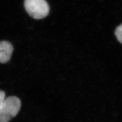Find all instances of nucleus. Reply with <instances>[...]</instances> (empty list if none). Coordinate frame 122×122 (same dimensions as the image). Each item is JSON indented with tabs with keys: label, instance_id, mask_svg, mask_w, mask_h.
I'll use <instances>...</instances> for the list:
<instances>
[{
	"label": "nucleus",
	"instance_id": "nucleus-1",
	"mask_svg": "<svg viewBox=\"0 0 122 122\" xmlns=\"http://www.w3.org/2000/svg\"><path fill=\"white\" fill-rule=\"evenodd\" d=\"M21 108V101L16 96L5 98L0 109V122H9L17 116Z\"/></svg>",
	"mask_w": 122,
	"mask_h": 122
},
{
	"label": "nucleus",
	"instance_id": "nucleus-2",
	"mask_svg": "<svg viewBox=\"0 0 122 122\" xmlns=\"http://www.w3.org/2000/svg\"><path fill=\"white\" fill-rule=\"evenodd\" d=\"M24 6L30 16L37 20L45 17L49 12V5L45 0H25Z\"/></svg>",
	"mask_w": 122,
	"mask_h": 122
},
{
	"label": "nucleus",
	"instance_id": "nucleus-3",
	"mask_svg": "<svg viewBox=\"0 0 122 122\" xmlns=\"http://www.w3.org/2000/svg\"><path fill=\"white\" fill-rule=\"evenodd\" d=\"M13 51V47L7 41H0V63L5 64L10 61Z\"/></svg>",
	"mask_w": 122,
	"mask_h": 122
},
{
	"label": "nucleus",
	"instance_id": "nucleus-4",
	"mask_svg": "<svg viewBox=\"0 0 122 122\" xmlns=\"http://www.w3.org/2000/svg\"><path fill=\"white\" fill-rule=\"evenodd\" d=\"M115 35L118 41L122 43V24L118 26L116 30Z\"/></svg>",
	"mask_w": 122,
	"mask_h": 122
},
{
	"label": "nucleus",
	"instance_id": "nucleus-5",
	"mask_svg": "<svg viewBox=\"0 0 122 122\" xmlns=\"http://www.w3.org/2000/svg\"><path fill=\"white\" fill-rule=\"evenodd\" d=\"M5 98L6 97L5 92L3 91L0 90V109L1 108Z\"/></svg>",
	"mask_w": 122,
	"mask_h": 122
}]
</instances>
